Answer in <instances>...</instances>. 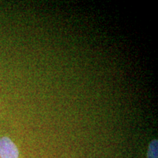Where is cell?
Wrapping results in <instances>:
<instances>
[{"label":"cell","mask_w":158,"mask_h":158,"mask_svg":"<svg viewBox=\"0 0 158 158\" xmlns=\"http://www.w3.org/2000/svg\"><path fill=\"white\" fill-rule=\"evenodd\" d=\"M19 152L9 138L0 136V158H19Z\"/></svg>","instance_id":"6da1fadb"},{"label":"cell","mask_w":158,"mask_h":158,"mask_svg":"<svg viewBox=\"0 0 158 158\" xmlns=\"http://www.w3.org/2000/svg\"><path fill=\"white\" fill-rule=\"evenodd\" d=\"M148 158H157V140H153L149 143L148 150Z\"/></svg>","instance_id":"7a4b0ae2"}]
</instances>
